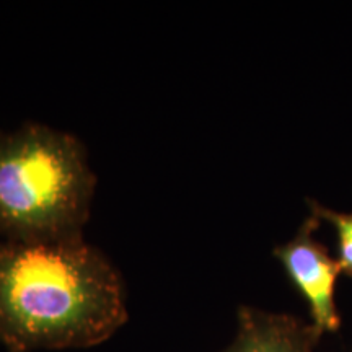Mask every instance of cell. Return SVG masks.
Masks as SVG:
<instances>
[{
    "mask_svg": "<svg viewBox=\"0 0 352 352\" xmlns=\"http://www.w3.org/2000/svg\"><path fill=\"white\" fill-rule=\"evenodd\" d=\"M126 321L120 272L83 236L0 240V344L8 352L94 347Z\"/></svg>",
    "mask_w": 352,
    "mask_h": 352,
    "instance_id": "1",
    "label": "cell"
},
{
    "mask_svg": "<svg viewBox=\"0 0 352 352\" xmlns=\"http://www.w3.org/2000/svg\"><path fill=\"white\" fill-rule=\"evenodd\" d=\"M95 186L77 135L41 122L0 129V240L82 239Z\"/></svg>",
    "mask_w": 352,
    "mask_h": 352,
    "instance_id": "2",
    "label": "cell"
},
{
    "mask_svg": "<svg viewBox=\"0 0 352 352\" xmlns=\"http://www.w3.org/2000/svg\"><path fill=\"white\" fill-rule=\"evenodd\" d=\"M320 217L308 215L296 236L274 248V256L283 264L290 284L307 302L311 327L321 338L323 333H336L341 328V315L334 302L341 266L328 248L315 239Z\"/></svg>",
    "mask_w": 352,
    "mask_h": 352,
    "instance_id": "3",
    "label": "cell"
},
{
    "mask_svg": "<svg viewBox=\"0 0 352 352\" xmlns=\"http://www.w3.org/2000/svg\"><path fill=\"white\" fill-rule=\"evenodd\" d=\"M320 336L305 321L253 307L239 308V333L222 352H314Z\"/></svg>",
    "mask_w": 352,
    "mask_h": 352,
    "instance_id": "4",
    "label": "cell"
},
{
    "mask_svg": "<svg viewBox=\"0 0 352 352\" xmlns=\"http://www.w3.org/2000/svg\"><path fill=\"white\" fill-rule=\"evenodd\" d=\"M311 214L316 217L328 220L338 235V254H340L341 271L347 276H352V212H338L316 201H308Z\"/></svg>",
    "mask_w": 352,
    "mask_h": 352,
    "instance_id": "5",
    "label": "cell"
}]
</instances>
